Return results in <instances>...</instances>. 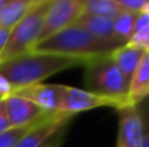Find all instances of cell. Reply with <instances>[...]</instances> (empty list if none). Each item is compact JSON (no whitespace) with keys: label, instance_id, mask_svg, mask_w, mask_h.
I'll return each mask as SVG.
<instances>
[{"label":"cell","instance_id":"cell-1","mask_svg":"<svg viewBox=\"0 0 149 147\" xmlns=\"http://www.w3.org/2000/svg\"><path fill=\"white\" fill-rule=\"evenodd\" d=\"M84 65L83 61L39 52H26L0 62V75L4 77L13 90L33 84H42L47 78L72 66Z\"/></svg>","mask_w":149,"mask_h":147},{"label":"cell","instance_id":"cell-2","mask_svg":"<svg viewBox=\"0 0 149 147\" xmlns=\"http://www.w3.org/2000/svg\"><path fill=\"white\" fill-rule=\"evenodd\" d=\"M116 48L119 46L100 41L91 33H88L86 29L74 23L48 39L38 42L31 49V52L68 56L80 59L86 63L90 59L110 55Z\"/></svg>","mask_w":149,"mask_h":147},{"label":"cell","instance_id":"cell-3","mask_svg":"<svg viewBox=\"0 0 149 147\" xmlns=\"http://www.w3.org/2000/svg\"><path fill=\"white\" fill-rule=\"evenodd\" d=\"M86 87L87 91L127 102L129 84L116 68L110 55L99 56L87 61L86 63Z\"/></svg>","mask_w":149,"mask_h":147},{"label":"cell","instance_id":"cell-4","mask_svg":"<svg viewBox=\"0 0 149 147\" xmlns=\"http://www.w3.org/2000/svg\"><path fill=\"white\" fill-rule=\"evenodd\" d=\"M49 1L51 0H36L26 16L10 30L7 43L0 55V62L23 55L36 45Z\"/></svg>","mask_w":149,"mask_h":147},{"label":"cell","instance_id":"cell-5","mask_svg":"<svg viewBox=\"0 0 149 147\" xmlns=\"http://www.w3.org/2000/svg\"><path fill=\"white\" fill-rule=\"evenodd\" d=\"M83 14V0H51L47 9L39 39L45 41L75 23ZM36 42V43H38Z\"/></svg>","mask_w":149,"mask_h":147},{"label":"cell","instance_id":"cell-6","mask_svg":"<svg viewBox=\"0 0 149 147\" xmlns=\"http://www.w3.org/2000/svg\"><path fill=\"white\" fill-rule=\"evenodd\" d=\"M129 104L113 99V98L104 97L100 94H94L87 90L81 88H74V87H67L64 85V92H62V101H61V112L74 115L83 111L94 110L100 107H111L114 110L123 108Z\"/></svg>","mask_w":149,"mask_h":147},{"label":"cell","instance_id":"cell-7","mask_svg":"<svg viewBox=\"0 0 149 147\" xmlns=\"http://www.w3.org/2000/svg\"><path fill=\"white\" fill-rule=\"evenodd\" d=\"M71 117L72 115L64 112L48 114L42 117L29 128V131L22 137L16 147H44L59 130L67 127Z\"/></svg>","mask_w":149,"mask_h":147},{"label":"cell","instance_id":"cell-8","mask_svg":"<svg viewBox=\"0 0 149 147\" xmlns=\"http://www.w3.org/2000/svg\"><path fill=\"white\" fill-rule=\"evenodd\" d=\"M62 92H64V85H55V84H33L13 91L15 95L29 99L47 114L61 112Z\"/></svg>","mask_w":149,"mask_h":147},{"label":"cell","instance_id":"cell-9","mask_svg":"<svg viewBox=\"0 0 149 147\" xmlns=\"http://www.w3.org/2000/svg\"><path fill=\"white\" fill-rule=\"evenodd\" d=\"M6 114L9 118V123L12 127H25L36 123L42 117L48 115L45 111H42L38 105L31 102L26 98H22L19 95H9L3 98Z\"/></svg>","mask_w":149,"mask_h":147},{"label":"cell","instance_id":"cell-10","mask_svg":"<svg viewBox=\"0 0 149 147\" xmlns=\"http://www.w3.org/2000/svg\"><path fill=\"white\" fill-rule=\"evenodd\" d=\"M119 134L117 147H142V123L135 105H126L117 110Z\"/></svg>","mask_w":149,"mask_h":147},{"label":"cell","instance_id":"cell-11","mask_svg":"<svg viewBox=\"0 0 149 147\" xmlns=\"http://www.w3.org/2000/svg\"><path fill=\"white\" fill-rule=\"evenodd\" d=\"M143 53H145L143 49L136 48L130 43H125V45L116 48L110 53L111 61L114 62L116 68L123 75V78L126 79L127 84H130V79H132Z\"/></svg>","mask_w":149,"mask_h":147},{"label":"cell","instance_id":"cell-12","mask_svg":"<svg viewBox=\"0 0 149 147\" xmlns=\"http://www.w3.org/2000/svg\"><path fill=\"white\" fill-rule=\"evenodd\" d=\"M149 97V50H145L132 79L127 91L129 105H136Z\"/></svg>","mask_w":149,"mask_h":147},{"label":"cell","instance_id":"cell-13","mask_svg":"<svg viewBox=\"0 0 149 147\" xmlns=\"http://www.w3.org/2000/svg\"><path fill=\"white\" fill-rule=\"evenodd\" d=\"M75 25H78L80 28L86 29L88 33H91L94 38H97V39L103 41V42L122 46V43L114 36L113 19L100 17V16H91V14H81L75 20Z\"/></svg>","mask_w":149,"mask_h":147},{"label":"cell","instance_id":"cell-14","mask_svg":"<svg viewBox=\"0 0 149 147\" xmlns=\"http://www.w3.org/2000/svg\"><path fill=\"white\" fill-rule=\"evenodd\" d=\"M36 0H10L0 9V28L12 30L33 7Z\"/></svg>","mask_w":149,"mask_h":147},{"label":"cell","instance_id":"cell-15","mask_svg":"<svg viewBox=\"0 0 149 147\" xmlns=\"http://www.w3.org/2000/svg\"><path fill=\"white\" fill-rule=\"evenodd\" d=\"M120 12L117 0H83V14L114 19Z\"/></svg>","mask_w":149,"mask_h":147},{"label":"cell","instance_id":"cell-16","mask_svg":"<svg viewBox=\"0 0 149 147\" xmlns=\"http://www.w3.org/2000/svg\"><path fill=\"white\" fill-rule=\"evenodd\" d=\"M136 17L138 14L129 13V12H120L114 19H113V26H114V36L116 39L125 45L129 43L133 33H135V25H136Z\"/></svg>","mask_w":149,"mask_h":147},{"label":"cell","instance_id":"cell-17","mask_svg":"<svg viewBox=\"0 0 149 147\" xmlns=\"http://www.w3.org/2000/svg\"><path fill=\"white\" fill-rule=\"evenodd\" d=\"M39 121V120H38ZM35 124V123H33ZM25 126V127H12L7 131L0 134V147H16L17 143L22 140V137L29 131V128L33 126Z\"/></svg>","mask_w":149,"mask_h":147},{"label":"cell","instance_id":"cell-18","mask_svg":"<svg viewBox=\"0 0 149 147\" xmlns=\"http://www.w3.org/2000/svg\"><path fill=\"white\" fill-rule=\"evenodd\" d=\"M142 123V147H149V97L135 105Z\"/></svg>","mask_w":149,"mask_h":147},{"label":"cell","instance_id":"cell-19","mask_svg":"<svg viewBox=\"0 0 149 147\" xmlns=\"http://www.w3.org/2000/svg\"><path fill=\"white\" fill-rule=\"evenodd\" d=\"M129 43L136 46V48L143 49V50H149V23L146 26L138 29L133 33V36H132Z\"/></svg>","mask_w":149,"mask_h":147},{"label":"cell","instance_id":"cell-20","mask_svg":"<svg viewBox=\"0 0 149 147\" xmlns=\"http://www.w3.org/2000/svg\"><path fill=\"white\" fill-rule=\"evenodd\" d=\"M117 3H119L122 12H129V13L139 14L146 7L148 0H117Z\"/></svg>","mask_w":149,"mask_h":147},{"label":"cell","instance_id":"cell-21","mask_svg":"<svg viewBox=\"0 0 149 147\" xmlns=\"http://www.w3.org/2000/svg\"><path fill=\"white\" fill-rule=\"evenodd\" d=\"M9 128H12V126L9 123V118H7V114H6V108H4V102L1 99L0 101V134L7 131Z\"/></svg>","mask_w":149,"mask_h":147},{"label":"cell","instance_id":"cell-22","mask_svg":"<svg viewBox=\"0 0 149 147\" xmlns=\"http://www.w3.org/2000/svg\"><path fill=\"white\" fill-rule=\"evenodd\" d=\"M13 87L10 85V82L4 78V77H1L0 75V97L1 98H6L9 97V95H12L13 94Z\"/></svg>","mask_w":149,"mask_h":147},{"label":"cell","instance_id":"cell-23","mask_svg":"<svg viewBox=\"0 0 149 147\" xmlns=\"http://www.w3.org/2000/svg\"><path fill=\"white\" fill-rule=\"evenodd\" d=\"M64 130H65V128L59 130V131H58L44 147H59V144H61L62 140H64Z\"/></svg>","mask_w":149,"mask_h":147},{"label":"cell","instance_id":"cell-24","mask_svg":"<svg viewBox=\"0 0 149 147\" xmlns=\"http://www.w3.org/2000/svg\"><path fill=\"white\" fill-rule=\"evenodd\" d=\"M9 35H10V30H9V29H3V28H0V55H1L3 49H4L6 43H7Z\"/></svg>","mask_w":149,"mask_h":147},{"label":"cell","instance_id":"cell-25","mask_svg":"<svg viewBox=\"0 0 149 147\" xmlns=\"http://www.w3.org/2000/svg\"><path fill=\"white\" fill-rule=\"evenodd\" d=\"M143 12H145V13H148V14H149V1H148V4H146V7L143 9Z\"/></svg>","mask_w":149,"mask_h":147},{"label":"cell","instance_id":"cell-26","mask_svg":"<svg viewBox=\"0 0 149 147\" xmlns=\"http://www.w3.org/2000/svg\"><path fill=\"white\" fill-rule=\"evenodd\" d=\"M4 3H6V0H0V9L4 6Z\"/></svg>","mask_w":149,"mask_h":147},{"label":"cell","instance_id":"cell-27","mask_svg":"<svg viewBox=\"0 0 149 147\" xmlns=\"http://www.w3.org/2000/svg\"><path fill=\"white\" fill-rule=\"evenodd\" d=\"M1 99H3V98H1V97H0V101H1Z\"/></svg>","mask_w":149,"mask_h":147}]
</instances>
